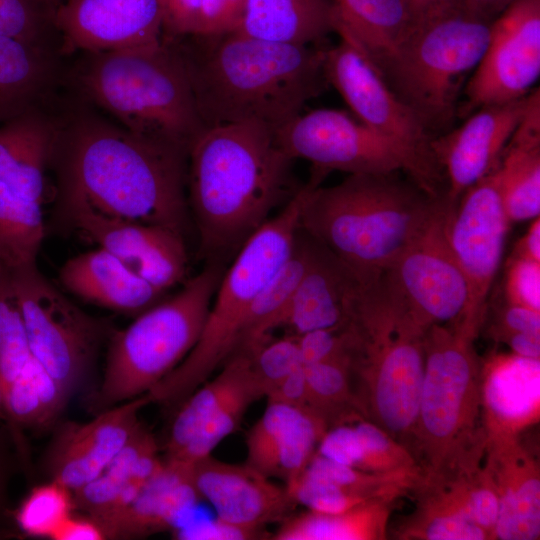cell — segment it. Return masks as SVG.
Returning <instances> with one entry per match:
<instances>
[{
    "label": "cell",
    "mask_w": 540,
    "mask_h": 540,
    "mask_svg": "<svg viewBox=\"0 0 540 540\" xmlns=\"http://www.w3.org/2000/svg\"><path fill=\"white\" fill-rule=\"evenodd\" d=\"M32 353L11 278L0 288V385L3 391L25 369Z\"/></svg>",
    "instance_id": "42"
},
{
    "label": "cell",
    "mask_w": 540,
    "mask_h": 540,
    "mask_svg": "<svg viewBox=\"0 0 540 540\" xmlns=\"http://www.w3.org/2000/svg\"><path fill=\"white\" fill-rule=\"evenodd\" d=\"M486 434H514L539 416V360L514 355L483 368Z\"/></svg>",
    "instance_id": "31"
},
{
    "label": "cell",
    "mask_w": 540,
    "mask_h": 540,
    "mask_svg": "<svg viewBox=\"0 0 540 540\" xmlns=\"http://www.w3.org/2000/svg\"><path fill=\"white\" fill-rule=\"evenodd\" d=\"M54 22L65 53L148 47L163 37L160 0H61Z\"/></svg>",
    "instance_id": "19"
},
{
    "label": "cell",
    "mask_w": 540,
    "mask_h": 540,
    "mask_svg": "<svg viewBox=\"0 0 540 540\" xmlns=\"http://www.w3.org/2000/svg\"><path fill=\"white\" fill-rule=\"evenodd\" d=\"M303 367L308 406L327 423L328 428L362 417L352 390L347 357Z\"/></svg>",
    "instance_id": "40"
},
{
    "label": "cell",
    "mask_w": 540,
    "mask_h": 540,
    "mask_svg": "<svg viewBox=\"0 0 540 540\" xmlns=\"http://www.w3.org/2000/svg\"><path fill=\"white\" fill-rule=\"evenodd\" d=\"M513 258L526 259L540 263V219L539 217L529 226L527 232L517 243Z\"/></svg>",
    "instance_id": "55"
},
{
    "label": "cell",
    "mask_w": 540,
    "mask_h": 540,
    "mask_svg": "<svg viewBox=\"0 0 540 540\" xmlns=\"http://www.w3.org/2000/svg\"><path fill=\"white\" fill-rule=\"evenodd\" d=\"M332 0H247L236 30L268 41L317 45L335 31Z\"/></svg>",
    "instance_id": "32"
},
{
    "label": "cell",
    "mask_w": 540,
    "mask_h": 540,
    "mask_svg": "<svg viewBox=\"0 0 540 540\" xmlns=\"http://www.w3.org/2000/svg\"><path fill=\"white\" fill-rule=\"evenodd\" d=\"M341 463L375 473L422 472L415 456L375 423L360 417L347 426Z\"/></svg>",
    "instance_id": "39"
},
{
    "label": "cell",
    "mask_w": 540,
    "mask_h": 540,
    "mask_svg": "<svg viewBox=\"0 0 540 540\" xmlns=\"http://www.w3.org/2000/svg\"><path fill=\"white\" fill-rule=\"evenodd\" d=\"M471 11L493 21L514 0H462Z\"/></svg>",
    "instance_id": "57"
},
{
    "label": "cell",
    "mask_w": 540,
    "mask_h": 540,
    "mask_svg": "<svg viewBox=\"0 0 540 540\" xmlns=\"http://www.w3.org/2000/svg\"><path fill=\"white\" fill-rule=\"evenodd\" d=\"M174 535L178 539L198 540H251L267 536L265 531H255L236 526L216 517L192 524L184 523L176 528Z\"/></svg>",
    "instance_id": "49"
},
{
    "label": "cell",
    "mask_w": 540,
    "mask_h": 540,
    "mask_svg": "<svg viewBox=\"0 0 540 540\" xmlns=\"http://www.w3.org/2000/svg\"><path fill=\"white\" fill-rule=\"evenodd\" d=\"M283 150L293 159L309 161L314 169L349 174L409 173L402 151L357 118L336 109L300 114L276 130Z\"/></svg>",
    "instance_id": "17"
},
{
    "label": "cell",
    "mask_w": 540,
    "mask_h": 540,
    "mask_svg": "<svg viewBox=\"0 0 540 540\" xmlns=\"http://www.w3.org/2000/svg\"><path fill=\"white\" fill-rule=\"evenodd\" d=\"M5 415V411H4V404H3V395H2V389H1V385H0V420L2 418H4Z\"/></svg>",
    "instance_id": "60"
},
{
    "label": "cell",
    "mask_w": 540,
    "mask_h": 540,
    "mask_svg": "<svg viewBox=\"0 0 540 540\" xmlns=\"http://www.w3.org/2000/svg\"><path fill=\"white\" fill-rule=\"evenodd\" d=\"M150 403L146 393L101 411L89 422L65 424L48 455L52 480L72 492L92 481L132 438L141 425L139 412Z\"/></svg>",
    "instance_id": "21"
},
{
    "label": "cell",
    "mask_w": 540,
    "mask_h": 540,
    "mask_svg": "<svg viewBox=\"0 0 540 540\" xmlns=\"http://www.w3.org/2000/svg\"><path fill=\"white\" fill-rule=\"evenodd\" d=\"M306 191L307 183L238 249L223 272L198 341L147 392L151 403L180 404L235 351L255 298L293 250Z\"/></svg>",
    "instance_id": "7"
},
{
    "label": "cell",
    "mask_w": 540,
    "mask_h": 540,
    "mask_svg": "<svg viewBox=\"0 0 540 540\" xmlns=\"http://www.w3.org/2000/svg\"><path fill=\"white\" fill-rule=\"evenodd\" d=\"M498 341L505 343L514 355L539 360L540 333H512L501 337Z\"/></svg>",
    "instance_id": "54"
},
{
    "label": "cell",
    "mask_w": 540,
    "mask_h": 540,
    "mask_svg": "<svg viewBox=\"0 0 540 540\" xmlns=\"http://www.w3.org/2000/svg\"><path fill=\"white\" fill-rule=\"evenodd\" d=\"M60 210L85 207L185 237L188 150L137 136L89 111L55 118Z\"/></svg>",
    "instance_id": "1"
},
{
    "label": "cell",
    "mask_w": 540,
    "mask_h": 540,
    "mask_svg": "<svg viewBox=\"0 0 540 540\" xmlns=\"http://www.w3.org/2000/svg\"><path fill=\"white\" fill-rule=\"evenodd\" d=\"M58 278L80 299L130 315H139L165 295L99 247L68 259L59 269Z\"/></svg>",
    "instance_id": "27"
},
{
    "label": "cell",
    "mask_w": 540,
    "mask_h": 540,
    "mask_svg": "<svg viewBox=\"0 0 540 540\" xmlns=\"http://www.w3.org/2000/svg\"><path fill=\"white\" fill-rule=\"evenodd\" d=\"M313 248L314 240L299 227L290 256L255 298L237 348L255 344L278 328L281 316L307 270Z\"/></svg>",
    "instance_id": "36"
},
{
    "label": "cell",
    "mask_w": 540,
    "mask_h": 540,
    "mask_svg": "<svg viewBox=\"0 0 540 540\" xmlns=\"http://www.w3.org/2000/svg\"><path fill=\"white\" fill-rule=\"evenodd\" d=\"M518 332L540 333V311L506 302L499 311L492 334L499 340L505 335Z\"/></svg>",
    "instance_id": "51"
},
{
    "label": "cell",
    "mask_w": 540,
    "mask_h": 540,
    "mask_svg": "<svg viewBox=\"0 0 540 540\" xmlns=\"http://www.w3.org/2000/svg\"><path fill=\"white\" fill-rule=\"evenodd\" d=\"M71 492L55 480L33 488L15 513L18 527L29 536L52 538L72 515Z\"/></svg>",
    "instance_id": "41"
},
{
    "label": "cell",
    "mask_w": 540,
    "mask_h": 540,
    "mask_svg": "<svg viewBox=\"0 0 540 540\" xmlns=\"http://www.w3.org/2000/svg\"><path fill=\"white\" fill-rule=\"evenodd\" d=\"M32 356L71 396L83 382L103 337L85 313L37 269L12 273Z\"/></svg>",
    "instance_id": "12"
},
{
    "label": "cell",
    "mask_w": 540,
    "mask_h": 540,
    "mask_svg": "<svg viewBox=\"0 0 540 540\" xmlns=\"http://www.w3.org/2000/svg\"><path fill=\"white\" fill-rule=\"evenodd\" d=\"M327 429L309 408L267 401L247 433L245 464L288 486L306 469Z\"/></svg>",
    "instance_id": "23"
},
{
    "label": "cell",
    "mask_w": 540,
    "mask_h": 540,
    "mask_svg": "<svg viewBox=\"0 0 540 540\" xmlns=\"http://www.w3.org/2000/svg\"><path fill=\"white\" fill-rule=\"evenodd\" d=\"M475 339L453 324L432 325L425 332L424 373L411 441L423 475L461 468L484 453L486 432L478 425L482 366Z\"/></svg>",
    "instance_id": "8"
},
{
    "label": "cell",
    "mask_w": 540,
    "mask_h": 540,
    "mask_svg": "<svg viewBox=\"0 0 540 540\" xmlns=\"http://www.w3.org/2000/svg\"><path fill=\"white\" fill-rule=\"evenodd\" d=\"M505 294L507 302L540 311V263L511 257Z\"/></svg>",
    "instance_id": "46"
},
{
    "label": "cell",
    "mask_w": 540,
    "mask_h": 540,
    "mask_svg": "<svg viewBox=\"0 0 540 540\" xmlns=\"http://www.w3.org/2000/svg\"><path fill=\"white\" fill-rule=\"evenodd\" d=\"M162 463L155 438L140 425L98 476L72 492L74 504L96 523L103 521L126 507Z\"/></svg>",
    "instance_id": "29"
},
{
    "label": "cell",
    "mask_w": 540,
    "mask_h": 540,
    "mask_svg": "<svg viewBox=\"0 0 540 540\" xmlns=\"http://www.w3.org/2000/svg\"><path fill=\"white\" fill-rule=\"evenodd\" d=\"M265 398L267 401L309 408L308 389L303 365L279 382Z\"/></svg>",
    "instance_id": "52"
},
{
    "label": "cell",
    "mask_w": 540,
    "mask_h": 540,
    "mask_svg": "<svg viewBox=\"0 0 540 540\" xmlns=\"http://www.w3.org/2000/svg\"><path fill=\"white\" fill-rule=\"evenodd\" d=\"M41 205L0 181V262L11 273L37 267L45 234Z\"/></svg>",
    "instance_id": "37"
},
{
    "label": "cell",
    "mask_w": 540,
    "mask_h": 540,
    "mask_svg": "<svg viewBox=\"0 0 540 540\" xmlns=\"http://www.w3.org/2000/svg\"><path fill=\"white\" fill-rule=\"evenodd\" d=\"M335 31L347 35L380 69L411 28L404 0H332Z\"/></svg>",
    "instance_id": "34"
},
{
    "label": "cell",
    "mask_w": 540,
    "mask_h": 540,
    "mask_svg": "<svg viewBox=\"0 0 540 540\" xmlns=\"http://www.w3.org/2000/svg\"><path fill=\"white\" fill-rule=\"evenodd\" d=\"M190 473L201 500L212 506L216 517L246 529L265 531L266 525L289 517L297 505L285 486L247 464L210 455L192 465Z\"/></svg>",
    "instance_id": "22"
},
{
    "label": "cell",
    "mask_w": 540,
    "mask_h": 540,
    "mask_svg": "<svg viewBox=\"0 0 540 540\" xmlns=\"http://www.w3.org/2000/svg\"><path fill=\"white\" fill-rule=\"evenodd\" d=\"M483 459L499 499L494 539H538L540 477L535 459L514 434L486 435Z\"/></svg>",
    "instance_id": "24"
},
{
    "label": "cell",
    "mask_w": 540,
    "mask_h": 540,
    "mask_svg": "<svg viewBox=\"0 0 540 540\" xmlns=\"http://www.w3.org/2000/svg\"><path fill=\"white\" fill-rule=\"evenodd\" d=\"M73 78L91 104L137 136L189 150L205 128L184 64L163 37L153 46L83 53Z\"/></svg>",
    "instance_id": "6"
},
{
    "label": "cell",
    "mask_w": 540,
    "mask_h": 540,
    "mask_svg": "<svg viewBox=\"0 0 540 540\" xmlns=\"http://www.w3.org/2000/svg\"><path fill=\"white\" fill-rule=\"evenodd\" d=\"M389 501H370L350 510L290 515L271 535L273 540H378L386 537Z\"/></svg>",
    "instance_id": "35"
},
{
    "label": "cell",
    "mask_w": 540,
    "mask_h": 540,
    "mask_svg": "<svg viewBox=\"0 0 540 540\" xmlns=\"http://www.w3.org/2000/svg\"><path fill=\"white\" fill-rule=\"evenodd\" d=\"M57 5L55 0H0V36L50 47Z\"/></svg>",
    "instance_id": "43"
},
{
    "label": "cell",
    "mask_w": 540,
    "mask_h": 540,
    "mask_svg": "<svg viewBox=\"0 0 540 540\" xmlns=\"http://www.w3.org/2000/svg\"><path fill=\"white\" fill-rule=\"evenodd\" d=\"M240 347L247 348L251 353L253 370L264 397L286 376L303 365L298 339L293 334L279 338L269 335L256 344Z\"/></svg>",
    "instance_id": "44"
},
{
    "label": "cell",
    "mask_w": 540,
    "mask_h": 540,
    "mask_svg": "<svg viewBox=\"0 0 540 540\" xmlns=\"http://www.w3.org/2000/svg\"><path fill=\"white\" fill-rule=\"evenodd\" d=\"M12 273L0 262V288L11 278Z\"/></svg>",
    "instance_id": "59"
},
{
    "label": "cell",
    "mask_w": 540,
    "mask_h": 540,
    "mask_svg": "<svg viewBox=\"0 0 540 540\" xmlns=\"http://www.w3.org/2000/svg\"><path fill=\"white\" fill-rule=\"evenodd\" d=\"M528 95L483 106L465 117L457 128L432 138L433 156L447 181L444 197L452 207L469 187L498 165L526 110Z\"/></svg>",
    "instance_id": "20"
},
{
    "label": "cell",
    "mask_w": 540,
    "mask_h": 540,
    "mask_svg": "<svg viewBox=\"0 0 540 540\" xmlns=\"http://www.w3.org/2000/svg\"><path fill=\"white\" fill-rule=\"evenodd\" d=\"M179 54L204 127L258 122L274 130L301 114L327 83L325 48L238 31L163 37Z\"/></svg>",
    "instance_id": "2"
},
{
    "label": "cell",
    "mask_w": 540,
    "mask_h": 540,
    "mask_svg": "<svg viewBox=\"0 0 540 540\" xmlns=\"http://www.w3.org/2000/svg\"><path fill=\"white\" fill-rule=\"evenodd\" d=\"M540 75V0H514L491 24L486 50L466 83L457 115L526 97Z\"/></svg>",
    "instance_id": "16"
},
{
    "label": "cell",
    "mask_w": 540,
    "mask_h": 540,
    "mask_svg": "<svg viewBox=\"0 0 540 540\" xmlns=\"http://www.w3.org/2000/svg\"><path fill=\"white\" fill-rule=\"evenodd\" d=\"M7 476H8L7 461H6L5 455L0 450V513L2 512L3 507H4Z\"/></svg>",
    "instance_id": "58"
},
{
    "label": "cell",
    "mask_w": 540,
    "mask_h": 540,
    "mask_svg": "<svg viewBox=\"0 0 540 540\" xmlns=\"http://www.w3.org/2000/svg\"><path fill=\"white\" fill-rule=\"evenodd\" d=\"M450 209L444 197L426 227L380 274L385 291L425 331L455 323L467 301L466 281L448 239Z\"/></svg>",
    "instance_id": "13"
},
{
    "label": "cell",
    "mask_w": 540,
    "mask_h": 540,
    "mask_svg": "<svg viewBox=\"0 0 540 540\" xmlns=\"http://www.w3.org/2000/svg\"><path fill=\"white\" fill-rule=\"evenodd\" d=\"M358 276L328 249L314 240L310 263L288 303L279 327L290 334L342 325Z\"/></svg>",
    "instance_id": "26"
},
{
    "label": "cell",
    "mask_w": 540,
    "mask_h": 540,
    "mask_svg": "<svg viewBox=\"0 0 540 540\" xmlns=\"http://www.w3.org/2000/svg\"><path fill=\"white\" fill-rule=\"evenodd\" d=\"M211 262L173 297L144 312L110 343L95 404L100 411L149 392L193 349L223 275Z\"/></svg>",
    "instance_id": "10"
},
{
    "label": "cell",
    "mask_w": 540,
    "mask_h": 540,
    "mask_svg": "<svg viewBox=\"0 0 540 540\" xmlns=\"http://www.w3.org/2000/svg\"><path fill=\"white\" fill-rule=\"evenodd\" d=\"M201 500L190 467L163 459L161 467L122 510L98 522L105 539H132L175 530Z\"/></svg>",
    "instance_id": "25"
},
{
    "label": "cell",
    "mask_w": 540,
    "mask_h": 540,
    "mask_svg": "<svg viewBox=\"0 0 540 540\" xmlns=\"http://www.w3.org/2000/svg\"><path fill=\"white\" fill-rule=\"evenodd\" d=\"M325 48L324 73L356 118L396 145L409 164L408 176L432 197L439 191L441 171L431 150L432 134L424 122L392 90L371 59L345 34Z\"/></svg>",
    "instance_id": "11"
},
{
    "label": "cell",
    "mask_w": 540,
    "mask_h": 540,
    "mask_svg": "<svg viewBox=\"0 0 540 540\" xmlns=\"http://www.w3.org/2000/svg\"><path fill=\"white\" fill-rule=\"evenodd\" d=\"M303 365H309L346 355V334L343 324L316 329L297 336Z\"/></svg>",
    "instance_id": "48"
},
{
    "label": "cell",
    "mask_w": 540,
    "mask_h": 540,
    "mask_svg": "<svg viewBox=\"0 0 540 540\" xmlns=\"http://www.w3.org/2000/svg\"><path fill=\"white\" fill-rule=\"evenodd\" d=\"M294 160L258 122L204 128L188 150L187 202L199 255L238 251L291 193Z\"/></svg>",
    "instance_id": "3"
},
{
    "label": "cell",
    "mask_w": 540,
    "mask_h": 540,
    "mask_svg": "<svg viewBox=\"0 0 540 540\" xmlns=\"http://www.w3.org/2000/svg\"><path fill=\"white\" fill-rule=\"evenodd\" d=\"M399 538L424 540H484L488 533L470 519L454 513L417 508Z\"/></svg>",
    "instance_id": "45"
},
{
    "label": "cell",
    "mask_w": 540,
    "mask_h": 540,
    "mask_svg": "<svg viewBox=\"0 0 540 540\" xmlns=\"http://www.w3.org/2000/svg\"><path fill=\"white\" fill-rule=\"evenodd\" d=\"M509 225L494 170L469 187L449 211L448 239L467 285L465 308L453 324L474 338L486 320Z\"/></svg>",
    "instance_id": "15"
},
{
    "label": "cell",
    "mask_w": 540,
    "mask_h": 540,
    "mask_svg": "<svg viewBox=\"0 0 540 540\" xmlns=\"http://www.w3.org/2000/svg\"><path fill=\"white\" fill-rule=\"evenodd\" d=\"M458 1L460 0H404L411 19V27Z\"/></svg>",
    "instance_id": "56"
},
{
    "label": "cell",
    "mask_w": 540,
    "mask_h": 540,
    "mask_svg": "<svg viewBox=\"0 0 540 540\" xmlns=\"http://www.w3.org/2000/svg\"><path fill=\"white\" fill-rule=\"evenodd\" d=\"M55 76L50 47L0 36V124L40 107Z\"/></svg>",
    "instance_id": "33"
},
{
    "label": "cell",
    "mask_w": 540,
    "mask_h": 540,
    "mask_svg": "<svg viewBox=\"0 0 540 540\" xmlns=\"http://www.w3.org/2000/svg\"><path fill=\"white\" fill-rule=\"evenodd\" d=\"M55 540H100L105 539L99 525L91 518H79L72 515L54 533Z\"/></svg>",
    "instance_id": "53"
},
{
    "label": "cell",
    "mask_w": 540,
    "mask_h": 540,
    "mask_svg": "<svg viewBox=\"0 0 540 540\" xmlns=\"http://www.w3.org/2000/svg\"><path fill=\"white\" fill-rule=\"evenodd\" d=\"M84 236L166 293L188 279L185 237L171 229L106 216L85 207L60 210Z\"/></svg>",
    "instance_id": "18"
},
{
    "label": "cell",
    "mask_w": 540,
    "mask_h": 540,
    "mask_svg": "<svg viewBox=\"0 0 540 540\" xmlns=\"http://www.w3.org/2000/svg\"><path fill=\"white\" fill-rule=\"evenodd\" d=\"M55 1L59 4V2H60L61 0H55Z\"/></svg>",
    "instance_id": "61"
},
{
    "label": "cell",
    "mask_w": 540,
    "mask_h": 540,
    "mask_svg": "<svg viewBox=\"0 0 540 540\" xmlns=\"http://www.w3.org/2000/svg\"><path fill=\"white\" fill-rule=\"evenodd\" d=\"M510 223L540 214V92L528 95L526 110L494 169Z\"/></svg>",
    "instance_id": "28"
},
{
    "label": "cell",
    "mask_w": 540,
    "mask_h": 540,
    "mask_svg": "<svg viewBox=\"0 0 540 540\" xmlns=\"http://www.w3.org/2000/svg\"><path fill=\"white\" fill-rule=\"evenodd\" d=\"M491 24L460 0L413 25L380 69L430 132L457 114L461 83L480 62Z\"/></svg>",
    "instance_id": "9"
},
{
    "label": "cell",
    "mask_w": 540,
    "mask_h": 540,
    "mask_svg": "<svg viewBox=\"0 0 540 540\" xmlns=\"http://www.w3.org/2000/svg\"><path fill=\"white\" fill-rule=\"evenodd\" d=\"M163 37L193 35L197 31L201 0H160Z\"/></svg>",
    "instance_id": "50"
},
{
    "label": "cell",
    "mask_w": 540,
    "mask_h": 540,
    "mask_svg": "<svg viewBox=\"0 0 540 540\" xmlns=\"http://www.w3.org/2000/svg\"><path fill=\"white\" fill-rule=\"evenodd\" d=\"M56 139L55 118L40 107L0 124V181L42 203Z\"/></svg>",
    "instance_id": "30"
},
{
    "label": "cell",
    "mask_w": 540,
    "mask_h": 540,
    "mask_svg": "<svg viewBox=\"0 0 540 540\" xmlns=\"http://www.w3.org/2000/svg\"><path fill=\"white\" fill-rule=\"evenodd\" d=\"M394 173L349 174L321 187L312 170L299 227L362 280L382 273L421 233L444 196L432 197Z\"/></svg>",
    "instance_id": "4"
},
{
    "label": "cell",
    "mask_w": 540,
    "mask_h": 540,
    "mask_svg": "<svg viewBox=\"0 0 540 540\" xmlns=\"http://www.w3.org/2000/svg\"><path fill=\"white\" fill-rule=\"evenodd\" d=\"M343 327L352 390L361 415L410 449L426 331L389 296L380 275L360 280Z\"/></svg>",
    "instance_id": "5"
},
{
    "label": "cell",
    "mask_w": 540,
    "mask_h": 540,
    "mask_svg": "<svg viewBox=\"0 0 540 540\" xmlns=\"http://www.w3.org/2000/svg\"><path fill=\"white\" fill-rule=\"evenodd\" d=\"M247 0H201L197 31L193 35H216L236 31Z\"/></svg>",
    "instance_id": "47"
},
{
    "label": "cell",
    "mask_w": 540,
    "mask_h": 540,
    "mask_svg": "<svg viewBox=\"0 0 540 540\" xmlns=\"http://www.w3.org/2000/svg\"><path fill=\"white\" fill-rule=\"evenodd\" d=\"M2 395L10 421L31 428L52 423L70 397L34 357Z\"/></svg>",
    "instance_id": "38"
},
{
    "label": "cell",
    "mask_w": 540,
    "mask_h": 540,
    "mask_svg": "<svg viewBox=\"0 0 540 540\" xmlns=\"http://www.w3.org/2000/svg\"><path fill=\"white\" fill-rule=\"evenodd\" d=\"M262 397L250 351L237 348L214 378L179 404L163 459L191 467L212 455L218 444L239 428L249 407Z\"/></svg>",
    "instance_id": "14"
}]
</instances>
